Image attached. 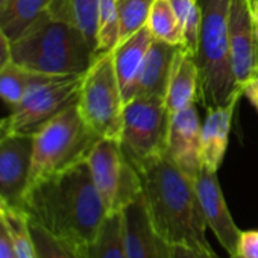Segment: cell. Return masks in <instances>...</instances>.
<instances>
[{
  "instance_id": "7",
  "label": "cell",
  "mask_w": 258,
  "mask_h": 258,
  "mask_svg": "<svg viewBox=\"0 0 258 258\" xmlns=\"http://www.w3.org/2000/svg\"><path fill=\"white\" fill-rule=\"evenodd\" d=\"M170 115L163 97L137 96L124 103L120 145L137 170L166 155Z\"/></svg>"
},
{
  "instance_id": "29",
  "label": "cell",
  "mask_w": 258,
  "mask_h": 258,
  "mask_svg": "<svg viewBox=\"0 0 258 258\" xmlns=\"http://www.w3.org/2000/svg\"><path fill=\"white\" fill-rule=\"evenodd\" d=\"M234 256L258 258V229H247L240 232L237 252Z\"/></svg>"
},
{
  "instance_id": "12",
  "label": "cell",
  "mask_w": 258,
  "mask_h": 258,
  "mask_svg": "<svg viewBox=\"0 0 258 258\" xmlns=\"http://www.w3.org/2000/svg\"><path fill=\"white\" fill-rule=\"evenodd\" d=\"M195 188L199 198L207 228L211 229V232L216 235L228 255L234 256L237 252V243L241 229L235 225L232 214L229 213L222 187L217 179V172L201 167L199 175L195 181Z\"/></svg>"
},
{
  "instance_id": "9",
  "label": "cell",
  "mask_w": 258,
  "mask_h": 258,
  "mask_svg": "<svg viewBox=\"0 0 258 258\" xmlns=\"http://www.w3.org/2000/svg\"><path fill=\"white\" fill-rule=\"evenodd\" d=\"M82 76H49L32 87L5 118L7 129L34 136L44 123L78 100Z\"/></svg>"
},
{
  "instance_id": "33",
  "label": "cell",
  "mask_w": 258,
  "mask_h": 258,
  "mask_svg": "<svg viewBox=\"0 0 258 258\" xmlns=\"http://www.w3.org/2000/svg\"><path fill=\"white\" fill-rule=\"evenodd\" d=\"M11 62V41L0 28V70Z\"/></svg>"
},
{
  "instance_id": "19",
  "label": "cell",
  "mask_w": 258,
  "mask_h": 258,
  "mask_svg": "<svg viewBox=\"0 0 258 258\" xmlns=\"http://www.w3.org/2000/svg\"><path fill=\"white\" fill-rule=\"evenodd\" d=\"M47 14L78 26L91 46L97 49L99 0H50Z\"/></svg>"
},
{
  "instance_id": "3",
  "label": "cell",
  "mask_w": 258,
  "mask_h": 258,
  "mask_svg": "<svg viewBox=\"0 0 258 258\" xmlns=\"http://www.w3.org/2000/svg\"><path fill=\"white\" fill-rule=\"evenodd\" d=\"M97 58L82 31L44 13L11 43V61L50 76H82Z\"/></svg>"
},
{
  "instance_id": "32",
  "label": "cell",
  "mask_w": 258,
  "mask_h": 258,
  "mask_svg": "<svg viewBox=\"0 0 258 258\" xmlns=\"http://www.w3.org/2000/svg\"><path fill=\"white\" fill-rule=\"evenodd\" d=\"M195 2H196V0H169V4H170L172 10L175 11L181 26H184V23H185Z\"/></svg>"
},
{
  "instance_id": "28",
  "label": "cell",
  "mask_w": 258,
  "mask_h": 258,
  "mask_svg": "<svg viewBox=\"0 0 258 258\" xmlns=\"http://www.w3.org/2000/svg\"><path fill=\"white\" fill-rule=\"evenodd\" d=\"M201 29H202V13L198 2L193 4L190 14L182 26V49L196 58L201 40Z\"/></svg>"
},
{
  "instance_id": "21",
  "label": "cell",
  "mask_w": 258,
  "mask_h": 258,
  "mask_svg": "<svg viewBox=\"0 0 258 258\" xmlns=\"http://www.w3.org/2000/svg\"><path fill=\"white\" fill-rule=\"evenodd\" d=\"M50 75H43L31 72L16 62H8L0 70V100L16 106L29 93L32 87L49 78Z\"/></svg>"
},
{
  "instance_id": "22",
  "label": "cell",
  "mask_w": 258,
  "mask_h": 258,
  "mask_svg": "<svg viewBox=\"0 0 258 258\" xmlns=\"http://www.w3.org/2000/svg\"><path fill=\"white\" fill-rule=\"evenodd\" d=\"M91 258H126L123 213L108 214L96 240L90 244Z\"/></svg>"
},
{
  "instance_id": "20",
  "label": "cell",
  "mask_w": 258,
  "mask_h": 258,
  "mask_svg": "<svg viewBox=\"0 0 258 258\" xmlns=\"http://www.w3.org/2000/svg\"><path fill=\"white\" fill-rule=\"evenodd\" d=\"M49 4L50 0H5L0 7V28L13 43L38 17L47 13Z\"/></svg>"
},
{
  "instance_id": "31",
  "label": "cell",
  "mask_w": 258,
  "mask_h": 258,
  "mask_svg": "<svg viewBox=\"0 0 258 258\" xmlns=\"http://www.w3.org/2000/svg\"><path fill=\"white\" fill-rule=\"evenodd\" d=\"M0 258H17L8 226L4 220V214L0 216Z\"/></svg>"
},
{
  "instance_id": "30",
  "label": "cell",
  "mask_w": 258,
  "mask_h": 258,
  "mask_svg": "<svg viewBox=\"0 0 258 258\" xmlns=\"http://www.w3.org/2000/svg\"><path fill=\"white\" fill-rule=\"evenodd\" d=\"M173 258H220L211 244H173Z\"/></svg>"
},
{
  "instance_id": "17",
  "label": "cell",
  "mask_w": 258,
  "mask_h": 258,
  "mask_svg": "<svg viewBox=\"0 0 258 258\" xmlns=\"http://www.w3.org/2000/svg\"><path fill=\"white\" fill-rule=\"evenodd\" d=\"M199 97V69L196 58L188 55L182 47L178 49L164 96V103L170 114L182 111Z\"/></svg>"
},
{
  "instance_id": "10",
  "label": "cell",
  "mask_w": 258,
  "mask_h": 258,
  "mask_svg": "<svg viewBox=\"0 0 258 258\" xmlns=\"http://www.w3.org/2000/svg\"><path fill=\"white\" fill-rule=\"evenodd\" d=\"M34 139L29 134H0V202L4 207L23 210L32 163Z\"/></svg>"
},
{
  "instance_id": "18",
  "label": "cell",
  "mask_w": 258,
  "mask_h": 258,
  "mask_svg": "<svg viewBox=\"0 0 258 258\" xmlns=\"http://www.w3.org/2000/svg\"><path fill=\"white\" fill-rule=\"evenodd\" d=\"M154 41V37L148 26L136 32L124 41L118 43L111 52L114 59L115 75L121 88L123 100L126 99L129 90L136 82V78L140 72V67L146 58V53Z\"/></svg>"
},
{
  "instance_id": "11",
  "label": "cell",
  "mask_w": 258,
  "mask_h": 258,
  "mask_svg": "<svg viewBox=\"0 0 258 258\" xmlns=\"http://www.w3.org/2000/svg\"><path fill=\"white\" fill-rule=\"evenodd\" d=\"M228 44L235 84L243 88L244 82L258 76V26L252 0L229 2Z\"/></svg>"
},
{
  "instance_id": "36",
  "label": "cell",
  "mask_w": 258,
  "mask_h": 258,
  "mask_svg": "<svg viewBox=\"0 0 258 258\" xmlns=\"http://www.w3.org/2000/svg\"><path fill=\"white\" fill-rule=\"evenodd\" d=\"M5 129H7V124H5V120H4V121H0V134H2Z\"/></svg>"
},
{
  "instance_id": "26",
  "label": "cell",
  "mask_w": 258,
  "mask_h": 258,
  "mask_svg": "<svg viewBox=\"0 0 258 258\" xmlns=\"http://www.w3.org/2000/svg\"><path fill=\"white\" fill-rule=\"evenodd\" d=\"M155 0H117L118 43L124 41L148 25Z\"/></svg>"
},
{
  "instance_id": "38",
  "label": "cell",
  "mask_w": 258,
  "mask_h": 258,
  "mask_svg": "<svg viewBox=\"0 0 258 258\" xmlns=\"http://www.w3.org/2000/svg\"><path fill=\"white\" fill-rule=\"evenodd\" d=\"M4 4H5V0H0V7H2Z\"/></svg>"
},
{
  "instance_id": "2",
  "label": "cell",
  "mask_w": 258,
  "mask_h": 258,
  "mask_svg": "<svg viewBox=\"0 0 258 258\" xmlns=\"http://www.w3.org/2000/svg\"><path fill=\"white\" fill-rule=\"evenodd\" d=\"M139 173L152 228L170 244H208L195 182L167 155L148 163Z\"/></svg>"
},
{
  "instance_id": "1",
  "label": "cell",
  "mask_w": 258,
  "mask_h": 258,
  "mask_svg": "<svg viewBox=\"0 0 258 258\" xmlns=\"http://www.w3.org/2000/svg\"><path fill=\"white\" fill-rule=\"evenodd\" d=\"M23 210L50 234L85 246L96 240L108 216L87 160L34 185Z\"/></svg>"
},
{
  "instance_id": "8",
  "label": "cell",
  "mask_w": 258,
  "mask_h": 258,
  "mask_svg": "<svg viewBox=\"0 0 258 258\" xmlns=\"http://www.w3.org/2000/svg\"><path fill=\"white\" fill-rule=\"evenodd\" d=\"M87 164L108 214L123 213L140 199L143 191L140 173L124 157L120 142L100 139L88 154Z\"/></svg>"
},
{
  "instance_id": "27",
  "label": "cell",
  "mask_w": 258,
  "mask_h": 258,
  "mask_svg": "<svg viewBox=\"0 0 258 258\" xmlns=\"http://www.w3.org/2000/svg\"><path fill=\"white\" fill-rule=\"evenodd\" d=\"M118 44L117 0H99L97 22V56L111 53Z\"/></svg>"
},
{
  "instance_id": "35",
  "label": "cell",
  "mask_w": 258,
  "mask_h": 258,
  "mask_svg": "<svg viewBox=\"0 0 258 258\" xmlns=\"http://www.w3.org/2000/svg\"><path fill=\"white\" fill-rule=\"evenodd\" d=\"M252 11H253V17H255V22H256V26H258V5L252 0Z\"/></svg>"
},
{
  "instance_id": "4",
  "label": "cell",
  "mask_w": 258,
  "mask_h": 258,
  "mask_svg": "<svg viewBox=\"0 0 258 258\" xmlns=\"http://www.w3.org/2000/svg\"><path fill=\"white\" fill-rule=\"evenodd\" d=\"M202 13V29L196 64L199 69V97L207 111L228 103L243 90L235 84L228 44L231 0H196Z\"/></svg>"
},
{
  "instance_id": "40",
  "label": "cell",
  "mask_w": 258,
  "mask_h": 258,
  "mask_svg": "<svg viewBox=\"0 0 258 258\" xmlns=\"http://www.w3.org/2000/svg\"><path fill=\"white\" fill-rule=\"evenodd\" d=\"M253 2H255V4H256V5H258V0H253Z\"/></svg>"
},
{
  "instance_id": "13",
  "label": "cell",
  "mask_w": 258,
  "mask_h": 258,
  "mask_svg": "<svg viewBox=\"0 0 258 258\" xmlns=\"http://www.w3.org/2000/svg\"><path fill=\"white\" fill-rule=\"evenodd\" d=\"M201 118L195 105L170 115L166 155L190 179L196 181L201 170Z\"/></svg>"
},
{
  "instance_id": "6",
  "label": "cell",
  "mask_w": 258,
  "mask_h": 258,
  "mask_svg": "<svg viewBox=\"0 0 258 258\" xmlns=\"http://www.w3.org/2000/svg\"><path fill=\"white\" fill-rule=\"evenodd\" d=\"M78 109L100 139L120 142L124 100L115 75L112 53L99 55L82 76Z\"/></svg>"
},
{
  "instance_id": "23",
  "label": "cell",
  "mask_w": 258,
  "mask_h": 258,
  "mask_svg": "<svg viewBox=\"0 0 258 258\" xmlns=\"http://www.w3.org/2000/svg\"><path fill=\"white\" fill-rule=\"evenodd\" d=\"M31 231L38 258H91L90 246L56 237L32 220Z\"/></svg>"
},
{
  "instance_id": "39",
  "label": "cell",
  "mask_w": 258,
  "mask_h": 258,
  "mask_svg": "<svg viewBox=\"0 0 258 258\" xmlns=\"http://www.w3.org/2000/svg\"><path fill=\"white\" fill-rule=\"evenodd\" d=\"M229 258H240V256H229Z\"/></svg>"
},
{
  "instance_id": "37",
  "label": "cell",
  "mask_w": 258,
  "mask_h": 258,
  "mask_svg": "<svg viewBox=\"0 0 258 258\" xmlns=\"http://www.w3.org/2000/svg\"><path fill=\"white\" fill-rule=\"evenodd\" d=\"M2 214H4V204L0 202V216H2Z\"/></svg>"
},
{
  "instance_id": "24",
  "label": "cell",
  "mask_w": 258,
  "mask_h": 258,
  "mask_svg": "<svg viewBox=\"0 0 258 258\" xmlns=\"http://www.w3.org/2000/svg\"><path fill=\"white\" fill-rule=\"evenodd\" d=\"M155 40L182 46V26L169 0H155L146 25Z\"/></svg>"
},
{
  "instance_id": "25",
  "label": "cell",
  "mask_w": 258,
  "mask_h": 258,
  "mask_svg": "<svg viewBox=\"0 0 258 258\" xmlns=\"http://www.w3.org/2000/svg\"><path fill=\"white\" fill-rule=\"evenodd\" d=\"M4 220L8 226L17 258H38L28 213L4 207Z\"/></svg>"
},
{
  "instance_id": "16",
  "label": "cell",
  "mask_w": 258,
  "mask_h": 258,
  "mask_svg": "<svg viewBox=\"0 0 258 258\" xmlns=\"http://www.w3.org/2000/svg\"><path fill=\"white\" fill-rule=\"evenodd\" d=\"M179 47L181 46H173L154 38L124 103L137 96H155L164 99L172 64Z\"/></svg>"
},
{
  "instance_id": "14",
  "label": "cell",
  "mask_w": 258,
  "mask_h": 258,
  "mask_svg": "<svg viewBox=\"0 0 258 258\" xmlns=\"http://www.w3.org/2000/svg\"><path fill=\"white\" fill-rule=\"evenodd\" d=\"M126 258H173V244L151 225L143 198L123 211Z\"/></svg>"
},
{
  "instance_id": "34",
  "label": "cell",
  "mask_w": 258,
  "mask_h": 258,
  "mask_svg": "<svg viewBox=\"0 0 258 258\" xmlns=\"http://www.w3.org/2000/svg\"><path fill=\"white\" fill-rule=\"evenodd\" d=\"M243 94L258 111V76H255L243 84Z\"/></svg>"
},
{
  "instance_id": "15",
  "label": "cell",
  "mask_w": 258,
  "mask_h": 258,
  "mask_svg": "<svg viewBox=\"0 0 258 258\" xmlns=\"http://www.w3.org/2000/svg\"><path fill=\"white\" fill-rule=\"evenodd\" d=\"M241 94L243 90L237 91L228 103L207 111V118L201 127L199 158L201 166L211 172H217L225 158L234 109Z\"/></svg>"
},
{
  "instance_id": "5",
  "label": "cell",
  "mask_w": 258,
  "mask_h": 258,
  "mask_svg": "<svg viewBox=\"0 0 258 258\" xmlns=\"http://www.w3.org/2000/svg\"><path fill=\"white\" fill-rule=\"evenodd\" d=\"M76 102L44 123L32 136V163L26 193L43 179L85 161L100 140L82 118Z\"/></svg>"
}]
</instances>
